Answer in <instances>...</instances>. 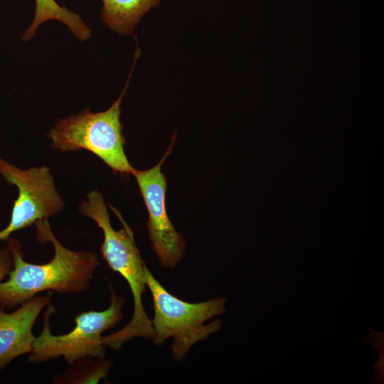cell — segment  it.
Segmentation results:
<instances>
[{"instance_id":"obj_10","label":"cell","mask_w":384,"mask_h":384,"mask_svg":"<svg viewBox=\"0 0 384 384\" xmlns=\"http://www.w3.org/2000/svg\"><path fill=\"white\" fill-rule=\"evenodd\" d=\"M36 11L33 21L23 36V41L33 38L41 24L46 21L57 20L65 23L70 31L80 41L91 37V31L80 16L60 6L55 0H35Z\"/></svg>"},{"instance_id":"obj_5","label":"cell","mask_w":384,"mask_h":384,"mask_svg":"<svg viewBox=\"0 0 384 384\" xmlns=\"http://www.w3.org/2000/svg\"><path fill=\"white\" fill-rule=\"evenodd\" d=\"M110 287L111 303L103 311H88L78 314L75 318V328L64 335H53L49 323L55 308L50 303L43 317V327L36 337L28 361L39 363L63 357L69 365L85 357L102 359L105 356L102 334L117 325L122 319V308L124 299Z\"/></svg>"},{"instance_id":"obj_1","label":"cell","mask_w":384,"mask_h":384,"mask_svg":"<svg viewBox=\"0 0 384 384\" xmlns=\"http://www.w3.org/2000/svg\"><path fill=\"white\" fill-rule=\"evenodd\" d=\"M36 238L41 243L50 242L54 255L47 263L36 265L23 260L21 244L14 238L7 240L13 259L9 278L0 283V308L20 306L43 291L58 293L85 290L99 265L95 254L73 251L63 246L52 233L48 218L35 223Z\"/></svg>"},{"instance_id":"obj_6","label":"cell","mask_w":384,"mask_h":384,"mask_svg":"<svg viewBox=\"0 0 384 384\" xmlns=\"http://www.w3.org/2000/svg\"><path fill=\"white\" fill-rule=\"evenodd\" d=\"M0 175L18 190L10 222L0 230V241H7L13 233L63 210L64 203L48 167L21 169L0 157Z\"/></svg>"},{"instance_id":"obj_11","label":"cell","mask_w":384,"mask_h":384,"mask_svg":"<svg viewBox=\"0 0 384 384\" xmlns=\"http://www.w3.org/2000/svg\"><path fill=\"white\" fill-rule=\"evenodd\" d=\"M92 357L78 360L64 374L55 378V383H97L107 377L112 365L104 358L93 361Z\"/></svg>"},{"instance_id":"obj_7","label":"cell","mask_w":384,"mask_h":384,"mask_svg":"<svg viewBox=\"0 0 384 384\" xmlns=\"http://www.w3.org/2000/svg\"><path fill=\"white\" fill-rule=\"evenodd\" d=\"M176 139L164 156L154 167L139 171L133 168L131 174L134 176L148 211L146 228L152 248L160 264L164 267H174L183 255L185 242L183 236L171 222L166 208V179L161 172V166L171 154Z\"/></svg>"},{"instance_id":"obj_2","label":"cell","mask_w":384,"mask_h":384,"mask_svg":"<svg viewBox=\"0 0 384 384\" xmlns=\"http://www.w3.org/2000/svg\"><path fill=\"white\" fill-rule=\"evenodd\" d=\"M109 206L123 225L118 230L112 228L102 194L97 190L87 194V200L79 204L78 210L81 215L92 219L102 229L104 235L100 247L102 256L110 268L127 281L132 292L134 311L131 320L122 329L102 338L105 346L119 350L134 338H151L153 328L142 299L146 288V266L136 245L132 230L119 212L111 205Z\"/></svg>"},{"instance_id":"obj_4","label":"cell","mask_w":384,"mask_h":384,"mask_svg":"<svg viewBox=\"0 0 384 384\" xmlns=\"http://www.w3.org/2000/svg\"><path fill=\"white\" fill-rule=\"evenodd\" d=\"M145 279L146 287L152 296L154 310L151 339L155 345L161 346L166 339L172 338L171 348L175 361L181 360L195 343L220 331V320L206 322L225 312V298L190 303L169 292L147 267Z\"/></svg>"},{"instance_id":"obj_3","label":"cell","mask_w":384,"mask_h":384,"mask_svg":"<svg viewBox=\"0 0 384 384\" xmlns=\"http://www.w3.org/2000/svg\"><path fill=\"white\" fill-rule=\"evenodd\" d=\"M136 51L130 74L118 99L105 111L92 112L86 109L78 115L60 119L48 134L53 148L62 152L85 149L101 159L114 174H131L134 167L125 154L120 115L121 102L140 53L138 49Z\"/></svg>"},{"instance_id":"obj_8","label":"cell","mask_w":384,"mask_h":384,"mask_svg":"<svg viewBox=\"0 0 384 384\" xmlns=\"http://www.w3.org/2000/svg\"><path fill=\"white\" fill-rule=\"evenodd\" d=\"M51 292L34 297L7 313L0 308V370L17 357L30 353L36 336L33 327L43 307L50 302Z\"/></svg>"},{"instance_id":"obj_9","label":"cell","mask_w":384,"mask_h":384,"mask_svg":"<svg viewBox=\"0 0 384 384\" xmlns=\"http://www.w3.org/2000/svg\"><path fill=\"white\" fill-rule=\"evenodd\" d=\"M101 16L107 27L120 35L132 33L142 17L160 0H102Z\"/></svg>"},{"instance_id":"obj_12","label":"cell","mask_w":384,"mask_h":384,"mask_svg":"<svg viewBox=\"0 0 384 384\" xmlns=\"http://www.w3.org/2000/svg\"><path fill=\"white\" fill-rule=\"evenodd\" d=\"M13 267V259L7 246L0 249V283Z\"/></svg>"}]
</instances>
